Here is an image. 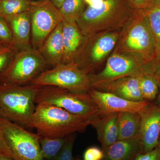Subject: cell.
<instances>
[{
  "instance_id": "7",
  "label": "cell",
  "mask_w": 160,
  "mask_h": 160,
  "mask_svg": "<svg viewBox=\"0 0 160 160\" xmlns=\"http://www.w3.org/2000/svg\"><path fill=\"white\" fill-rule=\"evenodd\" d=\"M29 84L55 86L76 93H88L92 89L89 74L81 70L74 62L46 69Z\"/></svg>"
},
{
  "instance_id": "6",
  "label": "cell",
  "mask_w": 160,
  "mask_h": 160,
  "mask_svg": "<svg viewBox=\"0 0 160 160\" xmlns=\"http://www.w3.org/2000/svg\"><path fill=\"white\" fill-rule=\"evenodd\" d=\"M35 102L51 104L72 114L92 119L100 115L98 108L88 93H74L57 86H42Z\"/></svg>"
},
{
  "instance_id": "10",
  "label": "cell",
  "mask_w": 160,
  "mask_h": 160,
  "mask_svg": "<svg viewBox=\"0 0 160 160\" xmlns=\"http://www.w3.org/2000/svg\"><path fill=\"white\" fill-rule=\"evenodd\" d=\"M0 128L7 145L20 160H43L40 136L0 115Z\"/></svg>"
},
{
  "instance_id": "2",
  "label": "cell",
  "mask_w": 160,
  "mask_h": 160,
  "mask_svg": "<svg viewBox=\"0 0 160 160\" xmlns=\"http://www.w3.org/2000/svg\"><path fill=\"white\" fill-rule=\"evenodd\" d=\"M135 11L128 0H105L98 9L87 6L76 23L83 36L87 37L122 29Z\"/></svg>"
},
{
  "instance_id": "23",
  "label": "cell",
  "mask_w": 160,
  "mask_h": 160,
  "mask_svg": "<svg viewBox=\"0 0 160 160\" xmlns=\"http://www.w3.org/2000/svg\"><path fill=\"white\" fill-rule=\"evenodd\" d=\"M146 11L149 28L155 44L158 62L160 58V6L153 4Z\"/></svg>"
},
{
  "instance_id": "31",
  "label": "cell",
  "mask_w": 160,
  "mask_h": 160,
  "mask_svg": "<svg viewBox=\"0 0 160 160\" xmlns=\"http://www.w3.org/2000/svg\"><path fill=\"white\" fill-rule=\"evenodd\" d=\"M132 7L135 10H147L152 5V0H128Z\"/></svg>"
},
{
  "instance_id": "17",
  "label": "cell",
  "mask_w": 160,
  "mask_h": 160,
  "mask_svg": "<svg viewBox=\"0 0 160 160\" xmlns=\"http://www.w3.org/2000/svg\"><path fill=\"white\" fill-rule=\"evenodd\" d=\"M62 28V22L49 35L38 49L48 66L54 67L62 62L63 55Z\"/></svg>"
},
{
  "instance_id": "24",
  "label": "cell",
  "mask_w": 160,
  "mask_h": 160,
  "mask_svg": "<svg viewBox=\"0 0 160 160\" xmlns=\"http://www.w3.org/2000/svg\"><path fill=\"white\" fill-rule=\"evenodd\" d=\"M139 87L144 100H153L158 92L159 83L155 74H143L138 77Z\"/></svg>"
},
{
  "instance_id": "38",
  "label": "cell",
  "mask_w": 160,
  "mask_h": 160,
  "mask_svg": "<svg viewBox=\"0 0 160 160\" xmlns=\"http://www.w3.org/2000/svg\"><path fill=\"white\" fill-rule=\"evenodd\" d=\"M0 115L2 116V111H1V109H0Z\"/></svg>"
},
{
  "instance_id": "5",
  "label": "cell",
  "mask_w": 160,
  "mask_h": 160,
  "mask_svg": "<svg viewBox=\"0 0 160 160\" xmlns=\"http://www.w3.org/2000/svg\"><path fill=\"white\" fill-rule=\"evenodd\" d=\"M156 67L146 62L135 55L113 51L108 58L104 69L97 74L89 73V76L92 88L94 89L118 78L155 74Z\"/></svg>"
},
{
  "instance_id": "26",
  "label": "cell",
  "mask_w": 160,
  "mask_h": 160,
  "mask_svg": "<svg viewBox=\"0 0 160 160\" xmlns=\"http://www.w3.org/2000/svg\"><path fill=\"white\" fill-rule=\"evenodd\" d=\"M17 52L13 46H3L0 48V75L9 67Z\"/></svg>"
},
{
  "instance_id": "19",
  "label": "cell",
  "mask_w": 160,
  "mask_h": 160,
  "mask_svg": "<svg viewBox=\"0 0 160 160\" xmlns=\"http://www.w3.org/2000/svg\"><path fill=\"white\" fill-rule=\"evenodd\" d=\"M142 147L138 138L118 140L104 149V160H131Z\"/></svg>"
},
{
  "instance_id": "21",
  "label": "cell",
  "mask_w": 160,
  "mask_h": 160,
  "mask_svg": "<svg viewBox=\"0 0 160 160\" xmlns=\"http://www.w3.org/2000/svg\"><path fill=\"white\" fill-rule=\"evenodd\" d=\"M84 0H66L59 9L64 20L76 22L86 9Z\"/></svg>"
},
{
  "instance_id": "30",
  "label": "cell",
  "mask_w": 160,
  "mask_h": 160,
  "mask_svg": "<svg viewBox=\"0 0 160 160\" xmlns=\"http://www.w3.org/2000/svg\"><path fill=\"white\" fill-rule=\"evenodd\" d=\"M0 155L14 160H20L7 145L0 128Z\"/></svg>"
},
{
  "instance_id": "1",
  "label": "cell",
  "mask_w": 160,
  "mask_h": 160,
  "mask_svg": "<svg viewBox=\"0 0 160 160\" xmlns=\"http://www.w3.org/2000/svg\"><path fill=\"white\" fill-rule=\"evenodd\" d=\"M94 120L72 114L54 105L41 103L37 104L29 127L36 129L40 136L64 138L85 131Z\"/></svg>"
},
{
  "instance_id": "29",
  "label": "cell",
  "mask_w": 160,
  "mask_h": 160,
  "mask_svg": "<svg viewBox=\"0 0 160 160\" xmlns=\"http://www.w3.org/2000/svg\"><path fill=\"white\" fill-rule=\"evenodd\" d=\"M104 156V152L98 147L92 146L86 149L83 160H102Z\"/></svg>"
},
{
  "instance_id": "20",
  "label": "cell",
  "mask_w": 160,
  "mask_h": 160,
  "mask_svg": "<svg viewBox=\"0 0 160 160\" xmlns=\"http://www.w3.org/2000/svg\"><path fill=\"white\" fill-rule=\"evenodd\" d=\"M141 114L130 112L118 113V140L137 137L139 130Z\"/></svg>"
},
{
  "instance_id": "34",
  "label": "cell",
  "mask_w": 160,
  "mask_h": 160,
  "mask_svg": "<svg viewBox=\"0 0 160 160\" xmlns=\"http://www.w3.org/2000/svg\"><path fill=\"white\" fill-rule=\"evenodd\" d=\"M155 75L156 78H157L158 82L159 83V86L160 89V58L158 60V62ZM159 98L160 99V93Z\"/></svg>"
},
{
  "instance_id": "41",
  "label": "cell",
  "mask_w": 160,
  "mask_h": 160,
  "mask_svg": "<svg viewBox=\"0 0 160 160\" xmlns=\"http://www.w3.org/2000/svg\"><path fill=\"white\" fill-rule=\"evenodd\" d=\"M65 1H66V0H65Z\"/></svg>"
},
{
  "instance_id": "8",
  "label": "cell",
  "mask_w": 160,
  "mask_h": 160,
  "mask_svg": "<svg viewBox=\"0 0 160 160\" xmlns=\"http://www.w3.org/2000/svg\"><path fill=\"white\" fill-rule=\"evenodd\" d=\"M120 31H107L85 37L75 56L73 62L89 74L114 49Z\"/></svg>"
},
{
  "instance_id": "11",
  "label": "cell",
  "mask_w": 160,
  "mask_h": 160,
  "mask_svg": "<svg viewBox=\"0 0 160 160\" xmlns=\"http://www.w3.org/2000/svg\"><path fill=\"white\" fill-rule=\"evenodd\" d=\"M31 21V46L38 49L64 18L50 0L32 1L29 10Z\"/></svg>"
},
{
  "instance_id": "32",
  "label": "cell",
  "mask_w": 160,
  "mask_h": 160,
  "mask_svg": "<svg viewBox=\"0 0 160 160\" xmlns=\"http://www.w3.org/2000/svg\"><path fill=\"white\" fill-rule=\"evenodd\" d=\"M134 160H160V149L156 147L145 154L138 155Z\"/></svg>"
},
{
  "instance_id": "28",
  "label": "cell",
  "mask_w": 160,
  "mask_h": 160,
  "mask_svg": "<svg viewBox=\"0 0 160 160\" xmlns=\"http://www.w3.org/2000/svg\"><path fill=\"white\" fill-rule=\"evenodd\" d=\"M75 138V135L74 134L67 138L64 146L54 160H73L72 149Z\"/></svg>"
},
{
  "instance_id": "22",
  "label": "cell",
  "mask_w": 160,
  "mask_h": 160,
  "mask_svg": "<svg viewBox=\"0 0 160 160\" xmlns=\"http://www.w3.org/2000/svg\"><path fill=\"white\" fill-rule=\"evenodd\" d=\"M67 137L50 138L40 136V146L44 159L54 160L62 148Z\"/></svg>"
},
{
  "instance_id": "35",
  "label": "cell",
  "mask_w": 160,
  "mask_h": 160,
  "mask_svg": "<svg viewBox=\"0 0 160 160\" xmlns=\"http://www.w3.org/2000/svg\"><path fill=\"white\" fill-rule=\"evenodd\" d=\"M52 4L54 5L58 9H59L61 6L63 5L65 0H50Z\"/></svg>"
},
{
  "instance_id": "12",
  "label": "cell",
  "mask_w": 160,
  "mask_h": 160,
  "mask_svg": "<svg viewBox=\"0 0 160 160\" xmlns=\"http://www.w3.org/2000/svg\"><path fill=\"white\" fill-rule=\"evenodd\" d=\"M98 108L100 115L130 112L141 113L149 107L146 101L133 102L97 89H92L88 92Z\"/></svg>"
},
{
  "instance_id": "27",
  "label": "cell",
  "mask_w": 160,
  "mask_h": 160,
  "mask_svg": "<svg viewBox=\"0 0 160 160\" xmlns=\"http://www.w3.org/2000/svg\"><path fill=\"white\" fill-rule=\"evenodd\" d=\"M0 43L4 46H13V38L6 18L0 16Z\"/></svg>"
},
{
  "instance_id": "14",
  "label": "cell",
  "mask_w": 160,
  "mask_h": 160,
  "mask_svg": "<svg viewBox=\"0 0 160 160\" xmlns=\"http://www.w3.org/2000/svg\"><path fill=\"white\" fill-rule=\"evenodd\" d=\"M139 76L118 78L109 82L101 84L94 89H102L125 99L133 102L144 100L141 94L138 84Z\"/></svg>"
},
{
  "instance_id": "18",
  "label": "cell",
  "mask_w": 160,
  "mask_h": 160,
  "mask_svg": "<svg viewBox=\"0 0 160 160\" xmlns=\"http://www.w3.org/2000/svg\"><path fill=\"white\" fill-rule=\"evenodd\" d=\"M118 113L99 115L91 125L96 129L99 141L103 149L118 140Z\"/></svg>"
},
{
  "instance_id": "36",
  "label": "cell",
  "mask_w": 160,
  "mask_h": 160,
  "mask_svg": "<svg viewBox=\"0 0 160 160\" xmlns=\"http://www.w3.org/2000/svg\"><path fill=\"white\" fill-rule=\"evenodd\" d=\"M0 160H14L10 158L7 157L5 156L0 155Z\"/></svg>"
},
{
  "instance_id": "9",
  "label": "cell",
  "mask_w": 160,
  "mask_h": 160,
  "mask_svg": "<svg viewBox=\"0 0 160 160\" xmlns=\"http://www.w3.org/2000/svg\"><path fill=\"white\" fill-rule=\"evenodd\" d=\"M47 66L38 49L31 47L18 51L9 67L0 75V85L29 84Z\"/></svg>"
},
{
  "instance_id": "4",
  "label": "cell",
  "mask_w": 160,
  "mask_h": 160,
  "mask_svg": "<svg viewBox=\"0 0 160 160\" xmlns=\"http://www.w3.org/2000/svg\"><path fill=\"white\" fill-rule=\"evenodd\" d=\"M42 87L31 84L0 85V109L2 116L29 127L36 106L35 100Z\"/></svg>"
},
{
  "instance_id": "33",
  "label": "cell",
  "mask_w": 160,
  "mask_h": 160,
  "mask_svg": "<svg viewBox=\"0 0 160 160\" xmlns=\"http://www.w3.org/2000/svg\"><path fill=\"white\" fill-rule=\"evenodd\" d=\"M105 0H84V2L88 6L98 9L102 6Z\"/></svg>"
},
{
  "instance_id": "39",
  "label": "cell",
  "mask_w": 160,
  "mask_h": 160,
  "mask_svg": "<svg viewBox=\"0 0 160 160\" xmlns=\"http://www.w3.org/2000/svg\"><path fill=\"white\" fill-rule=\"evenodd\" d=\"M3 46H4V45H3L2 44H1V43H0V48H1V47H2Z\"/></svg>"
},
{
  "instance_id": "3",
  "label": "cell",
  "mask_w": 160,
  "mask_h": 160,
  "mask_svg": "<svg viewBox=\"0 0 160 160\" xmlns=\"http://www.w3.org/2000/svg\"><path fill=\"white\" fill-rule=\"evenodd\" d=\"M113 51L135 55L146 62L157 66V53L146 10H135L120 31Z\"/></svg>"
},
{
  "instance_id": "13",
  "label": "cell",
  "mask_w": 160,
  "mask_h": 160,
  "mask_svg": "<svg viewBox=\"0 0 160 160\" xmlns=\"http://www.w3.org/2000/svg\"><path fill=\"white\" fill-rule=\"evenodd\" d=\"M160 136V109L148 107L141 114L138 138L146 152L158 145Z\"/></svg>"
},
{
  "instance_id": "37",
  "label": "cell",
  "mask_w": 160,
  "mask_h": 160,
  "mask_svg": "<svg viewBox=\"0 0 160 160\" xmlns=\"http://www.w3.org/2000/svg\"><path fill=\"white\" fill-rule=\"evenodd\" d=\"M153 4L160 6V0H152Z\"/></svg>"
},
{
  "instance_id": "40",
  "label": "cell",
  "mask_w": 160,
  "mask_h": 160,
  "mask_svg": "<svg viewBox=\"0 0 160 160\" xmlns=\"http://www.w3.org/2000/svg\"><path fill=\"white\" fill-rule=\"evenodd\" d=\"M31 1H34V0H31Z\"/></svg>"
},
{
  "instance_id": "25",
  "label": "cell",
  "mask_w": 160,
  "mask_h": 160,
  "mask_svg": "<svg viewBox=\"0 0 160 160\" xmlns=\"http://www.w3.org/2000/svg\"><path fill=\"white\" fill-rule=\"evenodd\" d=\"M31 0H0V16L6 18L29 11Z\"/></svg>"
},
{
  "instance_id": "16",
  "label": "cell",
  "mask_w": 160,
  "mask_h": 160,
  "mask_svg": "<svg viewBox=\"0 0 160 160\" xmlns=\"http://www.w3.org/2000/svg\"><path fill=\"white\" fill-rule=\"evenodd\" d=\"M63 44V55L62 63L67 64L73 62L75 56L85 37L76 22H69L63 20L62 28Z\"/></svg>"
},
{
  "instance_id": "42",
  "label": "cell",
  "mask_w": 160,
  "mask_h": 160,
  "mask_svg": "<svg viewBox=\"0 0 160 160\" xmlns=\"http://www.w3.org/2000/svg\"></svg>"
},
{
  "instance_id": "15",
  "label": "cell",
  "mask_w": 160,
  "mask_h": 160,
  "mask_svg": "<svg viewBox=\"0 0 160 160\" xmlns=\"http://www.w3.org/2000/svg\"><path fill=\"white\" fill-rule=\"evenodd\" d=\"M13 38V46L18 51L31 46V21L29 11L6 18Z\"/></svg>"
}]
</instances>
